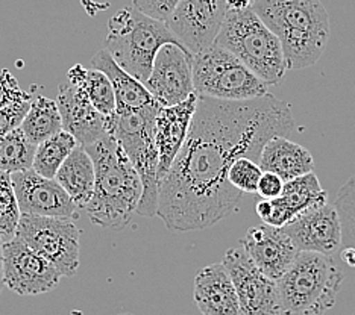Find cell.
Here are the masks:
<instances>
[{"instance_id": "obj_1", "label": "cell", "mask_w": 355, "mask_h": 315, "mask_svg": "<svg viewBox=\"0 0 355 315\" xmlns=\"http://www.w3.org/2000/svg\"><path fill=\"white\" fill-rule=\"evenodd\" d=\"M295 129L288 103L272 94L239 102L198 96L187 138L159 183L157 215L173 232L211 228L243 197L228 182L234 159L258 161L270 136Z\"/></svg>"}, {"instance_id": "obj_2", "label": "cell", "mask_w": 355, "mask_h": 315, "mask_svg": "<svg viewBox=\"0 0 355 315\" xmlns=\"http://www.w3.org/2000/svg\"><path fill=\"white\" fill-rule=\"evenodd\" d=\"M84 149L94 165V192L85 211L96 226L122 229L131 222L141 199L140 176L110 134Z\"/></svg>"}, {"instance_id": "obj_3", "label": "cell", "mask_w": 355, "mask_h": 315, "mask_svg": "<svg viewBox=\"0 0 355 315\" xmlns=\"http://www.w3.org/2000/svg\"><path fill=\"white\" fill-rule=\"evenodd\" d=\"M249 8L277 35L287 70L314 66L329 42V17L320 0H252Z\"/></svg>"}, {"instance_id": "obj_4", "label": "cell", "mask_w": 355, "mask_h": 315, "mask_svg": "<svg viewBox=\"0 0 355 315\" xmlns=\"http://www.w3.org/2000/svg\"><path fill=\"white\" fill-rule=\"evenodd\" d=\"M342 282L333 256L300 252L277 280L282 315H324L336 305Z\"/></svg>"}, {"instance_id": "obj_5", "label": "cell", "mask_w": 355, "mask_h": 315, "mask_svg": "<svg viewBox=\"0 0 355 315\" xmlns=\"http://www.w3.org/2000/svg\"><path fill=\"white\" fill-rule=\"evenodd\" d=\"M159 105L153 102L144 108L116 111L108 117V134L114 136L131 161L141 181V199L137 214L155 217L158 209V150L155 144V116Z\"/></svg>"}, {"instance_id": "obj_6", "label": "cell", "mask_w": 355, "mask_h": 315, "mask_svg": "<svg viewBox=\"0 0 355 315\" xmlns=\"http://www.w3.org/2000/svg\"><path fill=\"white\" fill-rule=\"evenodd\" d=\"M168 43L182 46L164 21L149 17L135 6H125L110 19L103 48L120 67L144 84L159 47Z\"/></svg>"}, {"instance_id": "obj_7", "label": "cell", "mask_w": 355, "mask_h": 315, "mask_svg": "<svg viewBox=\"0 0 355 315\" xmlns=\"http://www.w3.org/2000/svg\"><path fill=\"white\" fill-rule=\"evenodd\" d=\"M214 44L232 53L268 85H278L286 76L279 39L249 6L228 10Z\"/></svg>"}, {"instance_id": "obj_8", "label": "cell", "mask_w": 355, "mask_h": 315, "mask_svg": "<svg viewBox=\"0 0 355 315\" xmlns=\"http://www.w3.org/2000/svg\"><path fill=\"white\" fill-rule=\"evenodd\" d=\"M191 73L198 96L239 102L269 94L268 84L232 53L216 44L193 55Z\"/></svg>"}, {"instance_id": "obj_9", "label": "cell", "mask_w": 355, "mask_h": 315, "mask_svg": "<svg viewBox=\"0 0 355 315\" xmlns=\"http://www.w3.org/2000/svg\"><path fill=\"white\" fill-rule=\"evenodd\" d=\"M15 237L51 261L61 276L76 274L80 232L71 218L21 214Z\"/></svg>"}, {"instance_id": "obj_10", "label": "cell", "mask_w": 355, "mask_h": 315, "mask_svg": "<svg viewBox=\"0 0 355 315\" xmlns=\"http://www.w3.org/2000/svg\"><path fill=\"white\" fill-rule=\"evenodd\" d=\"M222 264L236 288L240 315H282L277 280L258 270L243 247L230 249Z\"/></svg>"}, {"instance_id": "obj_11", "label": "cell", "mask_w": 355, "mask_h": 315, "mask_svg": "<svg viewBox=\"0 0 355 315\" xmlns=\"http://www.w3.org/2000/svg\"><path fill=\"white\" fill-rule=\"evenodd\" d=\"M3 282L19 296H38L52 291L61 280L58 269L25 241H3Z\"/></svg>"}, {"instance_id": "obj_12", "label": "cell", "mask_w": 355, "mask_h": 315, "mask_svg": "<svg viewBox=\"0 0 355 315\" xmlns=\"http://www.w3.org/2000/svg\"><path fill=\"white\" fill-rule=\"evenodd\" d=\"M227 0H180L164 21L191 55L214 44L228 12Z\"/></svg>"}, {"instance_id": "obj_13", "label": "cell", "mask_w": 355, "mask_h": 315, "mask_svg": "<svg viewBox=\"0 0 355 315\" xmlns=\"http://www.w3.org/2000/svg\"><path fill=\"white\" fill-rule=\"evenodd\" d=\"M193 55L184 46L164 44L152 62L144 87L159 107L181 103L195 93L191 73Z\"/></svg>"}, {"instance_id": "obj_14", "label": "cell", "mask_w": 355, "mask_h": 315, "mask_svg": "<svg viewBox=\"0 0 355 315\" xmlns=\"http://www.w3.org/2000/svg\"><path fill=\"white\" fill-rule=\"evenodd\" d=\"M21 214L78 218V206L61 185L29 168L11 174Z\"/></svg>"}, {"instance_id": "obj_15", "label": "cell", "mask_w": 355, "mask_h": 315, "mask_svg": "<svg viewBox=\"0 0 355 315\" xmlns=\"http://www.w3.org/2000/svg\"><path fill=\"white\" fill-rule=\"evenodd\" d=\"M327 204V192L314 172L295 177L284 182V187L277 199L258 201L255 211L264 224L273 228H282L292 223L296 217L310 209L324 206Z\"/></svg>"}, {"instance_id": "obj_16", "label": "cell", "mask_w": 355, "mask_h": 315, "mask_svg": "<svg viewBox=\"0 0 355 315\" xmlns=\"http://www.w3.org/2000/svg\"><path fill=\"white\" fill-rule=\"evenodd\" d=\"M288 238L300 252L334 253L342 246V228L334 205L310 209L296 217L292 223L282 226Z\"/></svg>"}, {"instance_id": "obj_17", "label": "cell", "mask_w": 355, "mask_h": 315, "mask_svg": "<svg viewBox=\"0 0 355 315\" xmlns=\"http://www.w3.org/2000/svg\"><path fill=\"white\" fill-rule=\"evenodd\" d=\"M62 131L73 135L79 145H88L108 134V117L102 116L78 85L64 82L56 97Z\"/></svg>"}, {"instance_id": "obj_18", "label": "cell", "mask_w": 355, "mask_h": 315, "mask_svg": "<svg viewBox=\"0 0 355 315\" xmlns=\"http://www.w3.org/2000/svg\"><path fill=\"white\" fill-rule=\"evenodd\" d=\"M240 246L266 276L278 280L293 262L300 250L282 228L260 224L249 228Z\"/></svg>"}, {"instance_id": "obj_19", "label": "cell", "mask_w": 355, "mask_h": 315, "mask_svg": "<svg viewBox=\"0 0 355 315\" xmlns=\"http://www.w3.org/2000/svg\"><path fill=\"white\" fill-rule=\"evenodd\" d=\"M198 94L193 93L181 103L159 107L155 116V144L158 150V181L171 170L178 153L187 138L193 116L196 112Z\"/></svg>"}, {"instance_id": "obj_20", "label": "cell", "mask_w": 355, "mask_h": 315, "mask_svg": "<svg viewBox=\"0 0 355 315\" xmlns=\"http://www.w3.org/2000/svg\"><path fill=\"white\" fill-rule=\"evenodd\" d=\"M195 302L202 315H240L236 288L222 262L207 265L196 274Z\"/></svg>"}, {"instance_id": "obj_21", "label": "cell", "mask_w": 355, "mask_h": 315, "mask_svg": "<svg viewBox=\"0 0 355 315\" xmlns=\"http://www.w3.org/2000/svg\"><path fill=\"white\" fill-rule=\"evenodd\" d=\"M257 163L263 172L275 173L284 182L310 173L314 168L311 153L284 135L270 136L263 144Z\"/></svg>"}, {"instance_id": "obj_22", "label": "cell", "mask_w": 355, "mask_h": 315, "mask_svg": "<svg viewBox=\"0 0 355 315\" xmlns=\"http://www.w3.org/2000/svg\"><path fill=\"white\" fill-rule=\"evenodd\" d=\"M92 67L103 71L110 79L116 96V111L139 109L155 102L144 84L120 67L105 48L93 56Z\"/></svg>"}, {"instance_id": "obj_23", "label": "cell", "mask_w": 355, "mask_h": 315, "mask_svg": "<svg viewBox=\"0 0 355 315\" xmlns=\"http://www.w3.org/2000/svg\"><path fill=\"white\" fill-rule=\"evenodd\" d=\"M53 179L78 208H85L94 192V165L83 145H76L58 168Z\"/></svg>"}, {"instance_id": "obj_24", "label": "cell", "mask_w": 355, "mask_h": 315, "mask_svg": "<svg viewBox=\"0 0 355 315\" xmlns=\"http://www.w3.org/2000/svg\"><path fill=\"white\" fill-rule=\"evenodd\" d=\"M67 82L83 88L88 100L102 116L110 117L116 112L114 90L103 71L98 69H85L80 64H76L67 73Z\"/></svg>"}, {"instance_id": "obj_25", "label": "cell", "mask_w": 355, "mask_h": 315, "mask_svg": "<svg viewBox=\"0 0 355 315\" xmlns=\"http://www.w3.org/2000/svg\"><path fill=\"white\" fill-rule=\"evenodd\" d=\"M20 129L35 145L62 131L61 116L56 102L44 96H32L29 109L23 118Z\"/></svg>"}, {"instance_id": "obj_26", "label": "cell", "mask_w": 355, "mask_h": 315, "mask_svg": "<svg viewBox=\"0 0 355 315\" xmlns=\"http://www.w3.org/2000/svg\"><path fill=\"white\" fill-rule=\"evenodd\" d=\"M76 145L78 143L73 138V135H70L69 132L60 131L53 134L49 138L37 144L32 170L38 174L53 179L61 164Z\"/></svg>"}, {"instance_id": "obj_27", "label": "cell", "mask_w": 355, "mask_h": 315, "mask_svg": "<svg viewBox=\"0 0 355 315\" xmlns=\"http://www.w3.org/2000/svg\"><path fill=\"white\" fill-rule=\"evenodd\" d=\"M37 145L28 140L20 126L0 136V172L17 173L32 168Z\"/></svg>"}, {"instance_id": "obj_28", "label": "cell", "mask_w": 355, "mask_h": 315, "mask_svg": "<svg viewBox=\"0 0 355 315\" xmlns=\"http://www.w3.org/2000/svg\"><path fill=\"white\" fill-rule=\"evenodd\" d=\"M334 208L342 228V260L355 267V174L338 190Z\"/></svg>"}, {"instance_id": "obj_29", "label": "cell", "mask_w": 355, "mask_h": 315, "mask_svg": "<svg viewBox=\"0 0 355 315\" xmlns=\"http://www.w3.org/2000/svg\"><path fill=\"white\" fill-rule=\"evenodd\" d=\"M20 215L21 213L11 182V174L0 172V237L3 241L15 237Z\"/></svg>"}, {"instance_id": "obj_30", "label": "cell", "mask_w": 355, "mask_h": 315, "mask_svg": "<svg viewBox=\"0 0 355 315\" xmlns=\"http://www.w3.org/2000/svg\"><path fill=\"white\" fill-rule=\"evenodd\" d=\"M263 174V170L258 165L257 161L240 156L234 159L228 170V182L234 188L243 194H257L258 181Z\"/></svg>"}, {"instance_id": "obj_31", "label": "cell", "mask_w": 355, "mask_h": 315, "mask_svg": "<svg viewBox=\"0 0 355 315\" xmlns=\"http://www.w3.org/2000/svg\"><path fill=\"white\" fill-rule=\"evenodd\" d=\"M23 100H32V96L21 90L10 70L0 69V109Z\"/></svg>"}, {"instance_id": "obj_32", "label": "cell", "mask_w": 355, "mask_h": 315, "mask_svg": "<svg viewBox=\"0 0 355 315\" xmlns=\"http://www.w3.org/2000/svg\"><path fill=\"white\" fill-rule=\"evenodd\" d=\"M29 105L31 100H23L8 105V107L0 109V136L10 134L21 125V121L29 109Z\"/></svg>"}, {"instance_id": "obj_33", "label": "cell", "mask_w": 355, "mask_h": 315, "mask_svg": "<svg viewBox=\"0 0 355 315\" xmlns=\"http://www.w3.org/2000/svg\"><path fill=\"white\" fill-rule=\"evenodd\" d=\"M180 0H132L134 6L149 17L166 21Z\"/></svg>"}, {"instance_id": "obj_34", "label": "cell", "mask_w": 355, "mask_h": 315, "mask_svg": "<svg viewBox=\"0 0 355 315\" xmlns=\"http://www.w3.org/2000/svg\"><path fill=\"white\" fill-rule=\"evenodd\" d=\"M282 187H284V181L279 176L270 172H263L260 181H258L257 194L266 200L277 199L282 191Z\"/></svg>"}, {"instance_id": "obj_35", "label": "cell", "mask_w": 355, "mask_h": 315, "mask_svg": "<svg viewBox=\"0 0 355 315\" xmlns=\"http://www.w3.org/2000/svg\"><path fill=\"white\" fill-rule=\"evenodd\" d=\"M230 10H241V8H248L251 5L252 0H227Z\"/></svg>"}, {"instance_id": "obj_36", "label": "cell", "mask_w": 355, "mask_h": 315, "mask_svg": "<svg viewBox=\"0 0 355 315\" xmlns=\"http://www.w3.org/2000/svg\"><path fill=\"white\" fill-rule=\"evenodd\" d=\"M2 247H3V240L0 237V293H2V288L5 285L3 282V255H2Z\"/></svg>"}, {"instance_id": "obj_37", "label": "cell", "mask_w": 355, "mask_h": 315, "mask_svg": "<svg viewBox=\"0 0 355 315\" xmlns=\"http://www.w3.org/2000/svg\"><path fill=\"white\" fill-rule=\"evenodd\" d=\"M119 315H134V314H119Z\"/></svg>"}]
</instances>
